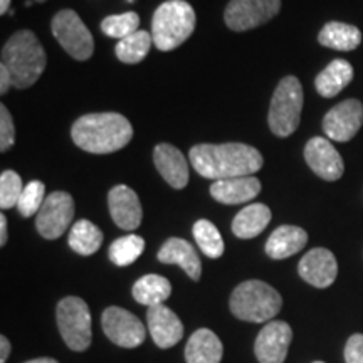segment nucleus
Here are the masks:
<instances>
[{
  "label": "nucleus",
  "mask_w": 363,
  "mask_h": 363,
  "mask_svg": "<svg viewBox=\"0 0 363 363\" xmlns=\"http://www.w3.org/2000/svg\"><path fill=\"white\" fill-rule=\"evenodd\" d=\"M7 242V217L0 216V246H6Z\"/></svg>",
  "instance_id": "obj_38"
},
{
  "label": "nucleus",
  "mask_w": 363,
  "mask_h": 363,
  "mask_svg": "<svg viewBox=\"0 0 363 363\" xmlns=\"http://www.w3.org/2000/svg\"><path fill=\"white\" fill-rule=\"evenodd\" d=\"M9 7H11V0H0V13L6 16L9 12Z\"/></svg>",
  "instance_id": "obj_39"
},
{
  "label": "nucleus",
  "mask_w": 363,
  "mask_h": 363,
  "mask_svg": "<svg viewBox=\"0 0 363 363\" xmlns=\"http://www.w3.org/2000/svg\"><path fill=\"white\" fill-rule=\"evenodd\" d=\"M101 326L104 335L121 348H136L147 338V330L140 318L120 306H110L103 311Z\"/></svg>",
  "instance_id": "obj_11"
},
{
  "label": "nucleus",
  "mask_w": 363,
  "mask_h": 363,
  "mask_svg": "<svg viewBox=\"0 0 363 363\" xmlns=\"http://www.w3.org/2000/svg\"><path fill=\"white\" fill-rule=\"evenodd\" d=\"M229 305L233 315L239 320L262 323L276 318L283 306V298L264 281L249 279L234 289Z\"/></svg>",
  "instance_id": "obj_5"
},
{
  "label": "nucleus",
  "mask_w": 363,
  "mask_h": 363,
  "mask_svg": "<svg viewBox=\"0 0 363 363\" xmlns=\"http://www.w3.org/2000/svg\"><path fill=\"white\" fill-rule=\"evenodd\" d=\"M363 125V104L347 99L337 104L323 118V131L333 142H350Z\"/></svg>",
  "instance_id": "obj_12"
},
{
  "label": "nucleus",
  "mask_w": 363,
  "mask_h": 363,
  "mask_svg": "<svg viewBox=\"0 0 363 363\" xmlns=\"http://www.w3.org/2000/svg\"><path fill=\"white\" fill-rule=\"evenodd\" d=\"M11 86H12L11 74H9V71H7L6 66L0 65V93L6 94L7 91H9V88H11Z\"/></svg>",
  "instance_id": "obj_36"
},
{
  "label": "nucleus",
  "mask_w": 363,
  "mask_h": 363,
  "mask_svg": "<svg viewBox=\"0 0 363 363\" xmlns=\"http://www.w3.org/2000/svg\"><path fill=\"white\" fill-rule=\"evenodd\" d=\"M76 147L94 155H106L125 148L133 138V126L120 113H89L78 118L71 128Z\"/></svg>",
  "instance_id": "obj_2"
},
{
  "label": "nucleus",
  "mask_w": 363,
  "mask_h": 363,
  "mask_svg": "<svg viewBox=\"0 0 363 363\" xmlns=\"http://www.w3.org/2000/svg\"><path fill=\"white\" fill-rule=\"evenodd\" d=\"M303 88L296 76H286L276 86L272 94L267 123L276 136L293 135L298 130L303 111Z\"/></svg>",
  "instance_id": "obj_6"
},
{
  "label": "nucleus",
  "mask_w": 363,
  "mask_h": 363,
  "mask_svg": "<svg viewBox=\"0 0 363 363\" xmlns=\"http://www.w3.org/2000/svg\"><path fill=\"white\" fill-rule=\"evenodd\" d=\"M194 238L201 251L211 259H217L224 254V240L219 229L211 220L201 219L194 224Z\"/></svg>",
  "instance_id": "obj_29"
},
{
  "label": "nucleus",
  "mask_w": 363,
  "mask_h": 363,
  "mask_svg": "<svg viewBox=\"0 0 363 363\" xmlns=\"http://www.w3.org/2000/svg\"><path fill=\"white\" fill-rule=\"evenodd\" d=\"M51 30L61 48L76 61H88L94 52V39L81 17L71 9L59 11L52 17Z\"/></svg>",
  "instance_id": "obj_8"
},
{
  "label": "nucleus",
  "mask_w": 363,
  "mask_h": 363,
  "mask_svg": "<svg viewBox=\"0 0 363 363\" xmlns=\"http://www.w3.org/2000/svg\"><path fill=\"white\" fill-rule=\"evenodd\" d=\"M74 219V201L67 192H52L35 216V227L44 239L54 240L66 233Z\"/></svg>",
  "instance_id": "obj_10"
},
{
  "label": "nucleus",
  "mask_w": 363,
  "mask_h": 363,
  "mask_svg": "<svg viewBox=\"0 0 363 363\" xmlns=\"http://www.w3.org/2000/svg\"><path fill=\"white\" fill-rule=\"evenodd\" d=\"M271 222V211L264 203L244 207L233 220V233L239 239L257 238Z\"/></svg>",
  "instance_id": "obj_24"
},
{
  "label": "nucleus",
  "mask_w": 363,
  "mask_h": 363,
  "mask_svg": "<svg viewBox=\"0 0 363 363\" xmlns=\"http://www.w3.org/2000/svg\"><path fill=\"white\" fill-rule=\"evenodd\" d=\"M2 66L7 67L13 88L27 89L38 83L48 66V57L38 35L27 29L17 30L4 44Z\"/></svg>",
  "instance_id": "obj_3"
},
{
  "label": "nucleus",
  "mask_w": 363,
  "mask_h": 363,
  "mask_svg": "<svg viewBox=\"0 0 363 363\" xmlns=\"http://www.w3.org/2000/svg\"><path fill=\"white\" fill-rule=\"evenodd\" d=\"M9 355H11V342L7 337H0V363H6Z\"/></svg>",
  "instance_id": "obj_37"
},
{
  "label": "nucleus",
  "mask_w": 363,
  "mask_h": 363,
  "mask_svg": "<svg viewBox=\"0 0 363 363\" xmlns=\"http://www.w3.org/2000/svg\"><path fill=\"white\" fill-rule=\"evenodd\" d=\"M293 340V330L286 321H269L257 335L254 343V353L259 363H284L289 345Z\"/></svg>",
  "instance_id": "obj_13"
},
{
  "label": "nucleus",
  "mask_w": 363,
  "mask_h": 363,
  "mask_svg": "<svg viewBox=\"0 0 363 363\" xmlns=\"http://www.w3.org/2000/svg\"><path fill=\"white\" fill-rule=\"evenodd\" d=\"M345 362L363 363V335L355 333L348 338L345 345Z\"/></svg>",
  "instance_id": "obj_35"
},
{
  "label": "nucleus",
  "mask_w": 363,
  "mask_h": 363,
  "mask_svg": "<svg viewBox=\"0 0 363 363\" xmlns=\"http://www.w3.org/2000/svg\"><path fill=\"white\" fill-rule=\"evenodd\" d=\"M308 242L305 229L298 225H281L269 235L266 242V254L271 259H286L298 254Z\"/></svg>",
  "instance_id": "obj_21"
},
{
  "label": "nucleus",
  "mask_w": 363,
  "mask_h": 363,
  "mask_svg": "<svg viewBox=\"0 0 363 363\" xmlns=\"http://www.w3.org/2000/svg\"><path fill=\"white\" fill-rule=\"evenodd\" d=\"M57 328L71 350L84 352L91 345V313L84 299L78 296L62 298L56 308Z\"/></svg>",
  "instance_id": "obj_7"
},
{
  "label": "nucleus",
  "mask_w": 363,
  "mask_h": 363,
  "mask_svg": "<svg viewBox=\"0 0 363 363\" xmlns=\"http://www.w3.org/2000/svg\"><path fill=\"white\" fill-rule=\"evenodd\" d=\"M147 321L153 343L163 350L175 347L184 337V325L180 318L165 305L148 308Z\"/></svg>",
  "instance_id": "obj_17"
},
{
  "label": "nucleus",
  "mask_w": 363,
  "mask_h": 363,
  "mask_svg": "<svg viewBox=\"0 0 363 363\" xmlns=\"http://www.w3.org/2000/svg\"><path fill=\"white\" fill-rule=\"evenodd\" d=\"M197 17L185 0H167L153 13L152 38L157 49L174 51L194 34Z\"/></svg>",
  "instance_id": "obj_4"
},
{
  "label": "nucleus",
  "mask_w": 363,
  "mask_h": 363,
  "mask_svg": "<svg viewBox=\"0 0 363 363\" xmlns=\"http://www.w3.org/2000/svg\"><path fill=\"white\" fill-rule=\"evenodd\" d=\"M22 190H24V185H22L21 175L13 170H4L0 175V207L4 211L17 207Z\"/></svg>",
  "instance_id": "obj_33"
},
{
  "label": "nucleus",
  "mask_w": 363,
  "mask_h": 363,
  "mask_svg": "<svg viewBox=\"0 0 363 363\" xmlns=\"http://www.w3.org/2000/svg\"><path fill=\"white\" fill-rule=\"evenodd\" d=\"M299 276L315 288H328L338 274V262L335 254L325 247H315L303 256L298 267Z\"/></svg>",
  "instance_id": "obj_15"
},
{
  "label": "nucleus",
  "mask_w": 363,
  "mask_h": 363,
  "mask_svg": "<svg viewBox=\"0 0 363 363\" xmlns=\"http://www.w3.org/2000/svg\"><path fill=\"white\" fill-rule=\"evenodd\" d=\"M140 17L136 12H125L118 16H108L101 21V30L104 35L113 39H125L138 30Z\"/></svg>",
  "instance_id": "obj_31"
},
{
  "label": "nucleus",
  "mask_w": 363,
  "mask_h": 363,
  "mask_svg": "<svg viewBox=\"0 0 363 363\" xmlns=\"http://www.w3.org/2000/svg\"><path fill=\"white\" fill-rule=\"evenodd\" d=\"M313 363H325V362H313Z\"/></svg>",
  "instance_id": "obj_42"
},
{
  "label": "nucleus",
  "mask_w": 363,
  "mask_h": 363,
  "mask_svg": "<svg viewBox=\"0 0 363 363\" xmlns=\"http://www.w3.org/2000/svg\"><path fill=\"white\" fill-rule=\"evenodd\" d=\"M103 233L93 222L81 219L69 230V247L81 256H93L101 247Z\"/></svg>",
  "instance_id": "obj_27"
},
{
  "label": "nucleus",
  "mask_w": 363,
  "mask_h": 363,
  "mask_svg": "<svg viewBox=\"0 0 363 363\" xmlns=\"http://www.w3.org/2000/svg\"><path fill=\"white\" fill-rule=\"evenodd\" d=\"M153 162L163 180L174 189H185L189 184V163L179 148L160 143L153 150Z\"/></svg>",
  "instance_id": "obj_18"
},
{
  "label": "nucleus",
  "mask_w": 363,
  "mask_h": 363,
  "mask_svg": "<svg viewBox=\"0 0 363 363\" xmlns=\"http://www.w3.org/2000/svg\"><path fill=\"white\" fill-rule=\"evenodd\" d=\"M281 11V0H230L224 11L225 26L235 33L256 29Z\"/></svg>",
  "instance_id": "obj_9"
},
{
  "label": "nucleus",
  "mask_w": 363,
  "mask_h": 363,
  "mask_svg": "<svg viewBox=\"0 0 363 363\" xmlns=\"http://www.w3.org/2000/svg\"><path fill=\"white\" fill-rule=\"evenodd\" d=\"M45 202V185L39 180H33L26 185L22 190V195L17 203L19 208V214L22 217H33L34 214L38 216L40 207Z\"/></svg>",
  "instance_id": "obj_32"
},
{
  "label": "nucleus",
  "mask_w": 363,
  "mask_h": 363,
  "mask_svg": "<svg viewBox=\"0 0 363 363\" xmlns=\"http://www.w3.org/2000/svg\"><path fill=\"white\" fill-rule=\"evenodd\" d=\"M353 79V67L345 59H335L316 76V91L323 98H333L342 93Z\"/></svg>",
  "instance_id": "obj_23"
},
{
  "label": "nucleus",
  "mask_w": 363,
  "mask_h": 363,
  "mask_svg": "<svg viewBox=\"0 0 363 363\" xmlns=\"http://www.w3.org/2000/svg\"><path fill=\"white\" fill-rule=\"evenodd\" d=\"M318 43L335 51H353L362 43V33L352 24L331 21L320 30Z\"/></svg>",
  "instance_id": "obj_25"
},
{
  "label": "nucleus",
  "mask_w": 363,
  "mask_h": 363,
  "mask_svg": "<svg viewBox=\"0 0 363 363\" xmlns=\"http://www.w3.org/2000/svg\"><path fill=\"white\" fill-rule=\"evenodd\" d=\"M153 44L152 34L147 30H136L135 34L128 35V38L118 40L115 52L116 57L120 59L125 65H138L142 62L147 54L150 52Z\"/></svg>",
  "instance_id": "obj_28"
},
{
  "label": "nucleus",
  "mask_w": 363,
  "mask_h": 363,
  "mask_svg": "<svg viewBox=\"0 0 363 363\" xmlns=\"http://www.w3.org/2000/svg\"><path fill=\"white\" fill-rule=\"evenodd\" d=\"M158 261L163 264H177L187 272L190 279L199 281L202 276V262L189 240L172 238L158 251Z\"/></svg>",
  "instance_id": "obj_20"
},
{
  "label": "nucleus",
  "mask_w": 363,
  "mask_h": 363,
  "mask_svg": "<svg viewBox=\"0 0 363 363\" xmlns=\"http://www.w3.org/2000/svg\"><path fill=\"white\" fill-rule=\"evenodd\" d=\"M108 207L111 219L123 230H135L143 219L142 203L138 195L128 185H116L108 194Z\"/></svg>",
  "instance_id": "obj_16"
},
{
  "label": "nucleus",
  "mask_w": 363,
  "mask_h": 363,
  "mask_svg": "<svg viewBox=\"0 0 363 363\" xmlns=\"http://www.w3.org/2000/svg\"><path fill=\"white\" fill-rule=\"evenodd\" d=\"M16 142V126L6 104L0 106V152L6 153Z\"/></svg>",
  "instance_id": "obj_34"
},
{
  "label": "nucleus",
  "mask_w": 363,
  "mask_h": 363,
  "mask_svg": "<svg viewBox=\"0 0 363 363\" xmlns=\"http://www.w3.org/2000/svg\"><path fill=\"white\" fill-rule=\"evenodd\" d=\"M145 240L136 234H128L125 238L116 239L110 246V259L116 266H130L143 254Z\"/></svg>",
  "instance_id": "obj_30"
},
{
  "label": "nucleus",
  "mask_w": 363,
  "mask_h": 363,
  "mask_svg": "<svg viewBox=\"0 0 363 363\" xmlns=\"http://www.w3.org/2000/svg\"><path fill=\"white\" fill-rule=\"evenodd\" d=\"M189 158L199 175L214 182L254 175L264 165L259 150L246 143L195 145Z\"/></svg>",
  "instance_id": "obj_1"
},
{
  "label": "nucleus",
  "mask_w": 363,
  "mask_h": 363,
  "mask_svg": "<svg viewBox=\"0 0 363 363\" xmlns=\"http://www.w3.org/2000/svg\"><path fill=\"white\" fill-rule=\"evenodd\" d=\"M261 192V182L256 177H235V179L217 180L211 185V195L217 202L235 206L256 199Z\"/></svg>",
  "instance_id": "obj_19"
},
{
  "label": "nucleus",
  "mask_w": 363,
  "mask_h": 363,
  "mask_svg": "<svg viewBox=\"0 0 363 363\" xmlns=\"http://www.w3.org/2000/svg\"><path fill=\"white\" fill-rule=\"evenodd\" d=\"M128 2H133V0H128Z\"/></svg>",
  "instance_id": "obj_43"
},
{
  "label": "nucleus",
  "mask_w": 363,
  "mask_h": 363,
  "mask_svg": "<svg viewBox=\"0 0 363 363\" xmlns=\"http://www.w3.org/2000/svg\"><path fill=\"white\" fill-rule=\"evenodd\" d=\"M222 355H224L222 342L214 331L208 328L195 331L185 347L187 363H220Z\"/></svg>",
  "instance_id": "obj_22"
},
{
  "label": "nucleus",
  "mask_w": 363,
  "mask_h": 363,
  "mask_svg": "<svg viewBox=\"0 0 363 363\" xmlns=\"http://www.w3.org/2000/svg\"><path fill=\"white\" fill-rule=\"evenodd\" d=\"M135 301L148 308L163 305L172 294V284L160 274H147L140 278L131 289Z\"/></svg>",
  "instance_id": "obj_26"
},
{
  "label": "nucleus",
  "mask_w": 363,
  "mask_h": 363,
  "mask_svg": "<svg viewBox=\"0 0 363 363\" xmlns=\"http://www.w3.org/2000/svg\"><path fill=\"white\" fill-rule=\"evenodd\" d=\"M34 2H38V4H44V2H48V0H34Z\"/></svg>",
  "instance_id": "obj_41"
},
{
  "label": "nucleus",
  "mask_w": 363,
  "mask_h": 363,
  "mask_svg": "<svg viewBox=\"0 0 363 363\" xmlns=\"http://www.w3.org/2000/svg\"><path fill=\"white\" fill-rule=\"evenodd\" d=\"M26 363H59L57 360H54V358H35V360H30V362H26Z\"/></svg>",
  "instance_id": "obj_40"
},
{
  "label": "nucleus",
  "mask_w": 363,
  "mask_h": 363,
  "mask_svg": "<svg viewBox=\"0 0 363 363\" xmlns=\"http://www.w3.org/2000/svg\"><path fill=\"white\" fill-rule=\"evenodd\" d=\"M305 160L310 169L323 180L333 182L343 175V158L340 157L338 150L330 143V140L321 138V136H315L306 143Z\"/></svg>",
  "instance_id": "obj_14"
}]
</instances>
